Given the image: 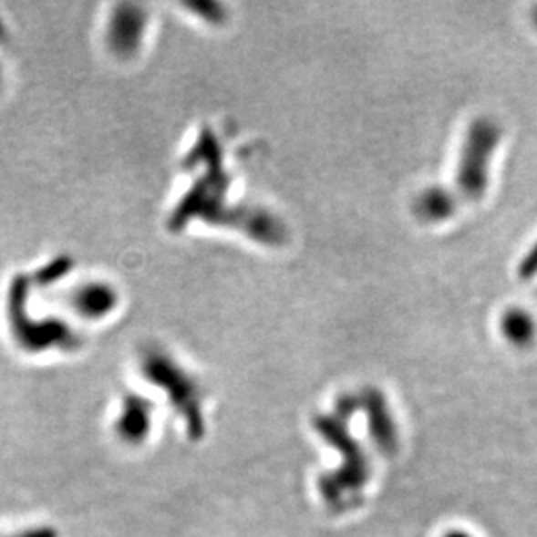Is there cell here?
Instances as JSON below:
<instances>
[{
  "mask_svg": "<svg viewBox=\"0 0 537 537\" xmlns=\"http://www.w3.org/2000/svg\"><path fill=\"white\" fill-rule=\"evenodd\" d=\"M532 21H534V25L537 26V7L534 9V15H532Z\"/></svg>",
  "mask_w": 537,
  "mask_h": 537,
  "instance_id": "ba28073f",
  "label": "cell"
},
{
  "mask_svg": "<svg viewBox=\"0 0 537 537\" xmlns=\"http://www.w3.org/2000/svg\"><path fill=\"white\" fill-rule=\"evenodd\" d=\"M358 400L360 410H364L367 416L369 433L376 447L385 454L395 452L398 445V433L383 391L367 387L358 393Z\"/></svg>",
  "mask_w": 537,
  "mask_h": 537,
  "instance_id": "3957f363",
  "label": "cell"
},
{
  "mask_svg": "<svg viewBox=\"0 0 537 537\" xmlns=\"http://www.w3.org/2000/svg\"><path fill=\"white\" fill-rule=\"evenodd\" d=\"M315 428L343 456L341 466L320 479V494L333 510H348L353 504H358L360 492L369 480L367 458L350 435L348 419L337 414L316 416Z\"/></svg>",
  "mask_w": 537,
  "mask_h": 537,
  "instance_id": "6da1fadb",
  "label": "cell"
},
{
  "mask_svg": "<svg viewBox=\"0 0 537 537\" xmlns=\"http://www.w3.org/2000/svg\"><path fill=\"white\" fill-rule=\"evenodd\" d=\"M501 138L502 129L492 117H479L468 126L456 170L458 193L466 201H480L487 193L491 162Z\"/></svg>",
  "mask_w": 537,
  "mask_h": 537,
  "instance_id": "7a4b0ae2",
  "label": "cell"
},
{
  "mask_svg": "<svg viewBox=\"0 0 537 537\" xmlns=\"http://www.w3.org/2000/svg\"><path fill=\"white\" fill-rule=\"evenodd\" d=\"M458 211V195L444 186H428L412 202L414 216L423 222H444Z\"/></svg>",
  "mask_w": 537,
  "mask_h": 537,
  "instance_id": "277c9868",
  "label": "cell"
},
{
  "mask_svg": "<svg viewBox=\"0 0 537 537\" xmlns=\"http://www.w3.org/2000/svg\"><path fill=\"white\" fill-rule=\"evenodd\" d=\"M502 336L517 348H529L537 336L536 318L523 308H510L501 316Z\"/></svg>",
  "mask_w": 537,
  "mask_h": 537,
  "instance_id": "5b68a950",
  "label": "cell"
},
{
  "mask_svg": "<svg viewBox=\"0 0 537 537\" xmlns=\"http://www.w3.org/2000/svg\"><path fill=\"white\" fill-rule=\"evenodd\" d=\"M444 537H473L470 536V534H466L463 531H450V532H447Z\"/></svg>",
  "mask_w": 537,
  "mask_h": 537,
  "instance_id": "52a82bcc",
  "label": "cell"
},
{
  "mask_svg": "<svg viewBox=\"0 0 537 537\" xmlns=\"http://www.w3.org/2000/svg\"><path fill=\"white\" fill-rule=\"evenodd\" d=\"M519 275L522 280H531L537 275V242L531 251L522 258L519 264Z\"/></svg>",
  "mask_w": 537,
  "mask_h": 537,
  "instance_id": "8992f818",
  "label": "cell"
}]
</instances>
